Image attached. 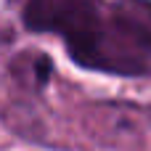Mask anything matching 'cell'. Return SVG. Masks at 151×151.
Returning a JSON list of instances; mask_svg holds the SVG:
<instances>
[{
	"instance_id": "cell-2",
	"label": "cell",
	"mask_w": 151,
	"mask_h": 151,
	"mask_svg": "<svg viewBox=\"0 0 151 151\" xmlns=\"http://www.w3.org/2000/svg\"><path fill=\"white\" fill-rule=\"evenodd\" d=\"M50 74H53V61L48 56H37L35 58V85H37V90L48 88Z\"/></svg>"
},
{
	"instance_id": "cell-1",
	"label": "cell",
	"mask_w": 151,
	"mask_h": 151,
	"mask_svg": "<svg viewBox=\"0 0 151 151\" xmlns=\"http://www.w3.org/2000/svg\"><path fill=\"white\" fill-rule=\"evenodd\" d=\"M29 32L61 37L85 72L151 77V0H27Z\"/></svg>"
}]
</instances>
